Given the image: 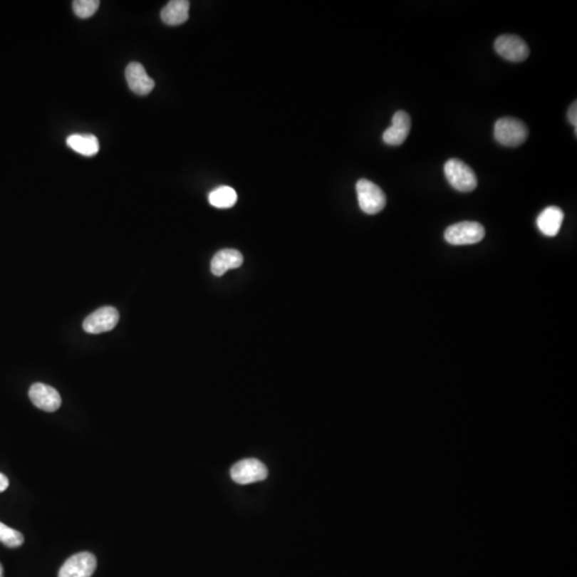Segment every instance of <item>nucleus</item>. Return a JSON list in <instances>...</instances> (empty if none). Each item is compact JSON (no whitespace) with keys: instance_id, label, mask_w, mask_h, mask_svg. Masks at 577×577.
Segmentation results:
<instances>
[{"instance_id":"nucleus-11","label":"nucleus","mask_w":577,"mask_h":577,"mask_svg":"<svg viewBox=\"0 0 577 577\" xmlns=\"http://www.w3.org/2000/svg\"><path fill=\"white\" fill-rule=\"evenodd\" d=\"M125 77L130 89L138 95H147L155 85V83L147 74L142 64L138 62H130L126 66Z\"/></svg>"},{"instance_id":"nucleus-4","label":"nucleus","mask_w":577,"mask_h":577,"mask_svg":"<svg viewBox=\"0 0 577 577\" xmlns=\"http://www.w3.org/2000/svg\"><path fill=\"white\" fill-rule=\"evenodd\" d=\"M485 230L476 222H462L448 227L445 231V239L451 245H472L482 241Z\"/></svg>"},{"instance_id":"nucleus-9","label":"nucleus","mask_w":577,"mask_h":577,"mask_svg":"<svg viewBox=\"0 0 577 577\" xmlns=\"http://www.w3.org/2000/svg\"><path fill=\"white\" fill-rule=\"evenodd\" d=\"M29 397L36 407L45 412H56L61 406L59 393L43 383H36L30 387Z\"/></svg>"},{"instance_id":"nucleus-1","label":"nucleus","mask_w":577,"mask_h":577,"mask_svg":"<svg viewBox=\"0 0 577 577\" xmlns=\"http://www.w3.org/2000/svg\"><path fill=\"white\" fill-rule=\"evenodd\" d=\"M528 128L524 122L515 118H500L494 126V136L504 147H519L528 137Z\"/></svg>"},{"instance_id":"nucleus-6","label":"nucleus","mask_w":577,"mask_h":577,"mask_svg":"<svg viewBox=\"0 0 577 577\" xmlns=\"http://www.w3.org/2000/svg\"><path fill=\"white\" fill-rule=\"evenodd\" d=\"M231 478L239 484H249L265 480L267 468L262 462L256 459H241L231 468Z\"/></svg>"},{"instance_id":"nucleus-15","label":"nucleus","mask_w":577,"mask_h":577,"mask_svg":"<svg viewBox=\"0 0 577 577\" xmlns=\"http://www.w3.org/2000/svg\"><path fill=\"white\" fill-rule=\"evenodd\" d=\"M66 145L83 156H94L100 150L98 139L92 134H73L66 139Z\"/></svg>"},{"instance_id":"nucleus-2","label":"nucleus","mask_w":577,"mask_h":577,"mask_svg":"<svg viewBox=\"0 0 577 577\" xmlns=\"http://www.w3.org/2000/svg\"><path fill=\"white\" fill-rule=\"evenodd\" d=\"M445 175L449 184L457 192H472L478 185L474 170L457 158H450L444 166Z\"/></svg>"},{"instance_id":"nucleus-16","label":"nucleus","mask_w":577,"mask_h":577,"mask_svg":"<svg viewBox=\"0 0 577 577\" xmlns=\"http://www.w3.org/2000/svg\"><path fill=\"white\" fill-rule=\"evenodd\" d=\"M237 194L230 186H220L209 192V202L217 209H229L236 203Z\"/></svg>"},{"instance_id":"nucleus-3","label":"nucleus","mask_w":577,"mask_h":577,"mask_svg":"<svg viewBox=\"0 0 577 577\" xmlns=\"http://www.w3.org/2000/svg\"><path fill=\"white\" fill-rule=\"evenodd\" d=\"M357 198L359 207L365 214L380 213L386 205L384 192L373 182L361 179L356 184Z\"/></svg>"},{"instance_id":"nucleus-19","label":"nucleus","mask_w":577,"mask_h":577,"mask_svg":"<svg viewBox=\"0 0 577 577\" xmlns=\"http://www.w3.org/2000/svg\"><path fill=\"white\" fill-rule=\"evenodd\" d=\"M577 104L576 102L573 103L571 105L570 109H568V119L570 121V123L572 124L574 128H577Z\"/></svg>"},{"instance_id":"nucleus-18","label":"nucleus","mask_w":577,"mask_h":577,"mask_svg":"<svg viewBox=\"0 0 577 577\" xmlns=\"http://www.w3.org/2000/svg\"><path fill=\"white\" fill-rule=\"evenodd\" d=\"M100 2L98 0H75L73 10L80 19H89L98 11Z\"/></svg>"},{"instance_id":"nucleus-21","label":"nucleus","mask_w":577,"mask_h":577,"mask_svg":"<svg viewBox=\"0 0 577 577\" xmlns=\"http://www.w3.org/2000/svg\"><path fill=\"white\" fill-rule=\"evenodd\" d=\"M4 566L0 563V577H4Z\"/></svg>"},{"instance_id":"nucleus-20","label":"nucleus","mask_w":577,"mask_h":577,"mask_svg":"<svg viewBox=\"0 0 577 577\" xmlns=\"http://www.w3.org/2000/svg\"><path fill=\"white\" fill-rule=\"evenodd\" d=\"M9 487V479L6 478V474H1L0 472V493L2 492L6 491Z\"/></svg>"},{"instance_id":"nucleus-14","label":"nucleus","mask_w":577,"mask_h":577,"mask_svg":"<svg viewBox=\"0 0 577 577\" xmlns=\"http://www.w3.org/2000/svg\"><path fill=\"white\" fill-rule=\"evenodd\" d=\"M189 1L187 0H172L165 6L160 12V19L167 25L177 26L185 23L188 19Z\"/></svg>"},{"instance_id":"nucleus-7","label":"nucleus","mask_w":577,"mask_h":577,"mask_svg":"<svg viewBox=\"0 0 577 577\" xmlns=\"http://www.w3.org/2000/svg\"><path fill=\"white\" fill-rule=\"evenodd\" d=\"M495 51L498 55L512 62H521L529 56V47L523 38L513 34H504L496 38Z\"/></svg>"},{"instance_id":"nucleus-5","label":"nucleus","mask_w":577,"mask_h":577,"mask_svg":"<svg viewBox=\"0 0 577 577\" xmlns=\"http://www.w3.org/2000/svg\"><path fill=\"white\" fill-rule=\"evenodd\" d=\"M96 568V558L89 551L71 556L60 568L58 577H91Z\"/></svg>"},{"instance_id":"nucleus-12","label":"nucleus","mask_w":577,"mask_h":577,"mask_svg":"<svg viewBox=\"0 0 577 577\" xmlns=\"http://www.w3.org/2000/svg\"><path fill=\"white\" fill-rule=\"evenodd\" d=\"M564 214L557 207H549L543 209L542 213L536 218V226L539 230L546 236H556L561 228Z\"/></svg>"},{"instance_id":"nucleus-13","label":"nucleus","mask_w":577,"mask_h":577,"mask_svg":"<svg viewBox=\"0 0 577 577\" xmlns=\"http://www.w3.org/2000/svg\"><path fill=\"white\" fill-rule=\"evenodd\" d=\"M243 263V256L235 249H222L212 259L211 271L215 276H222L229 269H237Z\"/></svg>"},{"instance_id":"nucleus-10","label":"nucleus","mask_w":577,"mask_h":577,"mask_svg":"<svg viewBox=\"0 0 577 577\" xmlns=\"http://www.w3.org/2000/svg\"><path fill=\"white\" fill-rule=\"evenodd\" d=\"M410 115L399 110L393 115L391 125L383 134V140L389 145H400L406 140L412 128Z\"/></svg>"},{"instance_id":"nucleus-17","label":"nucleus","mask_w":577,"mask_h":577,"mask_svg":"<svg viewBox=\"0 0 577 577\" xmlns=\"http://www.w3.org/2000/svg\"><path fill=\"white\" fill-rule=\"evenodd\" d=\"M24 541L25 540L21 532L0 521V543L10 549H16L23 545Z\"/></svg>"},{"instance_id":"nucleus-8","label":"nucleus","mask_w":577,"mask_h":577,"mask_svg":"<svg viewBox=\"0 0 577 577\" xmlns=\"http://www.w3.org/2000/svg\"><path fill=\"white\" fill-rule=\"evenodd\" d=\"M119 321V312L115 308L106 306L92 312L83 321V331L89 333H106L115 328Z\"/></svg>"}]
</instances>
